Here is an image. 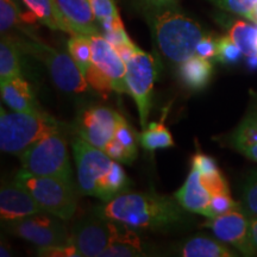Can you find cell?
Listing matches in <instances>:
<instances>
[{
    "mask_svg": "<svg viewBox=\"0 0 257 257\" xmlns=\"http://www.w3.org/2000/svg\"><path fill=\"white\" fill-rule=\"evenodd\" d=\"M175 197L150 192H126L95 207V213L135 230L169 232L187 227L191 217Z\"/></svg>",
    "mask_w": 257,
    "mask_h": 257,
    "instance_id": "1",
    "label": "cell"
},
{
    "mask_svg": "<svg viewBox=\"0 0 257 257\" xmlns=\"http://www.w3.org/2000/svg\"><path fill=\"white\" fill-rule=\"evenodd\" d=\"M73 154L80 194L107 202L131 188L130 179L118 161L81 137L74 138Z\"/></svg>",
    "mask_w": 257,
    "mask_h": 257,
    "instance_id": "2",
    "label": "cell"
},
{
    "mask_svg": "<svg viewBox=\"0 0 257 257\" xmlns=\"http://www.w3.org/2000/svg\"><path fill=\"white\" fill-rule=\"evenodd\" d=\"M141 15L166 59L180 64L197 55V47L206 31L197 21L188 17L179 5L150 9Z\"/></svg>",
    "mask_w": 257,
    "mask_h": 257,
    "instance_id": "3",
    "label": "cell"
},
{
    "mask_svg": "<svg viewBox=\"0 0 257 257\" xmlns=\"http://www.w3.org/2000/svg\"><path fill=\"white\" fill-rule=\"evenodd\" d=\"M12 36L24 54L35 57L47 67L57 88L67 93H83L87 91V80L69 53H63L48 46L35 36L27 27L19 29L17 34H14Z\"/></svg>",
    "mask_w": 257,
    "mask_h": 257,
    "instance_id": "4",
    "label": "cell"
},
{
    "mask_svg": "<svg viewBox=\"0 0 257 257\" xmlns=\"http://www.w3.org/2000/svg\"><path fill=\"white\" fill-rule=\"evenodd\" d=\"M0 110V148L12 155L21 156L44 137L67 130L66 124L48 113L6 112L4 107Z\"/></svg>",
    "mask_w": 257,
    "mask_h": 257,
    "instance_id": "5",
    "label": "cell"
},
{
    "mask_svg": "<svg viewBox=\"0 0 257 257\" xmlns=\"http://www.w3.org/2000/svg\"><path fill=\"white\" fill-rule=\"evenodd\" d=\"M15 181L27 189L48 213L69 220L78 208L79 188L75 182L54 176L32 175L19 170Z\"/></svg>",
    "mask_w": 257,
    "mask_h": 257,
    "instance_id": "6",
    "label": "cell"
},
{
    "mask_svg": "<svg viewBox=\"0 0 257 257\" xmlns=\"http://www.w3.org/2000/svg\"><path fill=\"white\" fill-rule=\"evenodd\" d=\"M22 170L32 175L54 176L74 182L68 144L62 133L51 134L19 156Z\"/></svg>",
    "mask_w": 257,
    "mask_h": 257,
    "instance_id": "7",
    "label": "cell"
},
{
    "mask_svg": "<svg viewBox=\"0 0 257 257\" xmlns=\"http://www.w3.org/2000/svg\"><path fill=\"white\" fill-rule=\"evenodd\" d=\"M125 64L127 93L136 102L141 126L146 128L152 108L154 83L157 76V63L150 54L137 47L133 55L125 60Z\"/></svg>",
    "mask_w": 257,
    "mask_h": 257,
    "instance_id": "8",
    "label": "cell"
},
{
    "mask_svg": "<svg viewBox=\"0 0 257 257\" xmlns=\"http://www.w3.org/2000/svg\"><path fill=\"white\" fill-rule=\"evenodd\" d=\"M63 219L48 212H41L5 225L14 236L21 237L37 246H55L70 244V233Z\"/></svg>",
    "mask_w": 257,
    "mask_h": 257,
    "instance_id": "9",
    "label": "cell"
},
{
    "mask_svg": "<svg viewBox=\"0 0 257 257\" xmlns=\"http://www.w3.org/2000/svg\"><path fill=\"white\" fill-rule=\"evenodd\" d=\"M118 221L99 216L80 219L70 231V242L82 257H101V253L113 242Z\"/></svg>",
    "mask_w": 257,
    "mask_h": 257,
    "instance_id": "10",
    "label": "cell"
},
{
    "mask_svg": "<svg viewBox=\"0 0 257 257\" xmlns=\"http://www.w3.org/2000/svg\"><path fill=\"white\" fill-rule=\"evenodd\" d=\"M121 114L106 106H88L76 117L74 130L79 137L104 152L113 140Z\"/></svg>",
    "mask_w": 257,
    "mask_h": 257,
    "instance_id": "11",
    "label": "cell"
},
{
    "mask_svg": "<svg viewBox=\"0 0 257 257\" xmlns=\"http://www.w3.org/2000/svg\"><path fill=\"white\" fill-rule=\"evenodd\" d=\"M204 226L211 229L218 239L231 244L244 256L257 253L250 238V218L240 206L220 216L208 218Z\"/></svg>",
    "mask_w": 257,
    "mask_h": 257,
    "instance_id": "12",
    "label": "cell"
},
{
    "mask_svg": "<svg viewBox=\"0 0 257 257\" xmlns=\"http://www.w3.org/2000/svg\"><path fill=\"white\" fill-rule=\"evenodd\" d=\"M93 64L110 79L113 91L127 93L126 64L115 48L101 34L91 36Z\"/></svg>",
    "mask_w": 257,
    "mask_h": 257,
    "instance_id": "13",
    "label": "cell"
},
{
    "mask_svg": "<svg viewBox=\"0 0 257 257\" xmlns=\"http://www.w3.org/2000/svg\"><path fill=\"white\" fill-rule=\"evenodd\" d=\"M46 212L27 189L17 182L3 185L0 189V218L4 225L35 213Z\"/></svg>",
    "mask_w": 257,
    "mask_h": 257,
    "instance_id": "14",
    "label": "cell"
},
{
    "mask_svg": "<svg viewBox=\"0 0 257 257\" xmlns=\"http://www.w3.org/2000/svg\"><path fill=\"white\" fill-rule=\"evenodd\" d=\"M174 197L189 213L210 217V205L213 195L202 181L200 172L194 167H192L185 184L175 193Z\"/></svg>",
    "mask_w": 257,
    "mask_h": 257,
    "instance_id": "15",
    "label": "cell"
},
{
    "mask_svg": "<svg viewBox=\"0 0 257 257\" xmlns=\"http://www.w3.org/2000/svg\"><path fill=\"white\" fill-rule=\"evenodd\" d=\"M229 142L234 150L257 162V94L251 92L250 105L243 119L230 135Z\"/></svg>",
    "mask_w": 257,
    "mask_h": 257,
    "instance_id": "16",
    "label": "cell"
},
{
    "mask_svg": "<svg viewBox=\"0 0 257 257\" xmlns=\"http://www.w3.org/2000/svg\"><path fill=\"white\" fill-rule=\"evenodd\" d=\"M0 89L3 100L11 110L31 114L47 113L38 104L31 85L22 75L0 83Z\"/></svg>",
    "mask_w": 257,
    "mask_h": 257,
    "instance_id": "17",
    "label": "cell"
},
{
    "mask_svg": "<svg viewBox=\"0 0 257 257\" xmlns=\"http://www.w3.org/2000/svg\"><path fill=\"white\" fill-rule=\"evenodd\" d=\"M57 3L75 35L93 36L101 34L89 0H57Z\"/></svg>",
    "mask_w": 257,
    "mask_h": 257,
    "instance_id": "18",
    "label": "cell"
},
{
    "mask_svg": "<svg viewBox=\"0 0 257 257\" xmlns=\"http://www.w3.org/2000/svg\"><path fill=\"white\" fill-rule=\"evenodd\" d=\"M138 136L121 115L113 140L107 144L104 152L112 159L124 165H131L137 157Z\"/></svg>",
    "mask_w": 257,
    "mask_h": 257,
    "instance_id": "19",
    "label": "cell"
},
{
    "mask_svg": "<svg viewBox=\"0 0 257 257\" xmlns=\"http://www.w3.org/2000/svg\"><path fill=\"white\" fill-rule=\"evenodd\" d=\"M21 2L44 27L54 31H63L75 35L57 0H21Z\"/></svg>",
    "mask_w": 257,
    "mask_h": 257,
    "instance_id": "20",
    "label": "cell"
},
{
    "mask_svg": "<svg viewBox=\"0 0 257 257\" xmlns=\"http://www.w3.org/2000/svg\"><path fill=\"white\" fill-rule=\"evenodd\" d=\"M150 252L135 229L118 223L113 242L101 253V257H138L149 256Z\"/></svg>",
    "mask_w": 257,
    "mask_h": 257,
    "instance_id": "21",
    "label": "cell"
},
{
    "mask_svg": "<svg viewBox=\"0 0 257 257\" xmlns=\"http://www.w3.org/2000/svg\"><path fill=\"white\" fill-rule=\"evenodd\" d=\"M213 75L212 61L194 55L179 64V78L192 91H201L210 83Z\"/></svg>",
    "mask_w": 257,
    "mask_h": 257,
    "instance_id": "22",
    "label": "cell"
},
{
    "mask_svg": "<svg viewBox=\"0 0 257 257\" xmlns=\"http://www.w3.org/2000/svg\"><path fill=\"white\" fill-rule=\"evenodd\" d=\"M179 256L184 257H233L237 256L219 239L207 236H194L186 239L178 249Z\"/></svg>",
    "mask_w": 257,
    "mask_h": 257,
    "instance_id": "23",
    "label": "cell"
},
{
    "mask_svg": "<svg viewBox=\"0 0 257 257\" xmlns=\"http://www.w3.org/2000/svg\"><path fill=\"white\" fill-rule=\"evenodd\" d=\"M23 51L12 35H2L0 41V83L22 75L21 54Z\"/></svg>",
    "mask_w": 257,
    "mask_h": 257,
    "instance_id": "24",
    "label": "cell"
},
{
    "mask_svg": "<svg viewBox=\"0 0 257 257\" xmlns=\"http://www.w3.org/2000/svg\"><path fill=\"white\" fill-rule=\"evenodd\" d=\"M167 110H165V114L161 118V120L154 121V123L148 124L146 128L138 135V142L144 150L149 153H154L159 149H167V148L174 147V141H173L172 134L169 133L168 127L165 125Z\"/></svg>",
    "mask_w": 257,
    "mask_h": 257,
    "instance_id": "25",
    "label": "cell"
},
{
    "mask_svg": "<svg viewBox=\"0 0 257 257\" xmlns=\"http://www.w3.org/2000/svg\"><path fill=\"white\" fill-rule=\"evenodd\" d=\"M21 0H0V31L2 35L10 34L11 30H19L25 24L37 22L34 15H24L22 11Z\"/></svg>",
    "mask_w": 257,
    "mask_h": 257,
    "instance_id": "26",
    "label": "cell"
},
{
    "mask_svg": "<svg viewBox=\"0 0 257 257\" xmlns=\"http://www.w3.org/2000/svg\"><path fill=\"white\" fill-rule=\"evenodd\" d=\"M101 34L124 28L115 0H89Z\"/></svg>",
    "mask_w": 257,
    "mask_h": 257,
    "instance_id": "27",
    "label": "cell"
},
{
    "mask_svg": "<svg viewBox=\"0 0 257 257\" xmlns=\"http://www.w3.org/2000/svg\"><path fill=\"white\" fill-rule=\"evenodd\" d=\"M68 53L85 75L93 64L91 36L72 35V38L68 41Z\"/></svg>",
    "mask_w": 257,
    "mask_h": 257,
    "instance_id": "28",
    "label": "cell"
},
{
    "mask_svg": "<svg viewBox=\"0 0 257 257\" xmlns=\"http://www.w3.org/2000/svg\"><path fill=\"white\" fill-rule=\"evenodd\" d=\"M240 207L249 218H257V170L246 175L244 180Z\"/></svg>",
    "mask_w": 257,
    "mask_h": 257,
    "instance_id": "29",
    "label": "cell"
},
{
    "mask_svg": "<svg viewBox=\"0 0 257 257\" xmlns=\"http://www.w3.org/2000/svg\"><path fill=\"white\" fill-rule=\"evenodd\" d=\"M244 54L229 36L217 38V54L216 59L218 62L225 64H234L240 62Z\"/></svg>",
    "mask_w": 257,
    "mask_h": 257,
    "instance_id": "30",
    "label": "cell"
},
{
    "mask_svg": "<svg viewBox=\"0 0 257 257\" xmlns=\"http://www.w3.org/2000/svg\"><path fill=\"white\" fill-rule=\"evenodd\" d=\"M223 11L250 19L257 6V0H207Z\"/></svg>",
    "mask_w": 257,
    "mask_h": 257,
    "instance_id": "31",
    "label": "cell"
},
{
    "mask_svg": "<svg viewBox=\"0 0 257 257\" xmlns=\"http://www.w3.org/2000/svg\"><path fill=\"white\" fill-rule=\"evenodd\" d=\"M85 78L87 80L88 85L91 86L94 91L104 93V94L105 93H110L111 91H113L110 79H108L100 69L96 68L94 64H92L91 68H89L87 70V73L85 74Z\"/></svg>",
    "mask_w": 257,
    "mask_h": 257,
    "instance_id": "32",
    "label": "cell"
},
{
    "mask_svg": "<svg viewBox=\"0 0 257 257\" xmlns=\"http://www.w3.org/2000/svg\"><path fill=\"white\" fill-rule=\"evenodd\" d=\"M38 256L48 257H80L78 249L72 243L67 245H55V246H38Z\"/></svg>",
    "mask_w": 257,
    "mask_h": 257,
    "instance_id": "33",
    "label": "cell"
},
{
    "mask_svg": "<svg viewBox=\"0 0 257 257\" xmlns=\"http://www.w3.org/2000/svg\"><path fill=\"white\" fill-rule=\"evenodd\" d=\"M217 54V37L212 36L211 34H206L202 40L199 42L197 47V55L205 57V59L213 60L216 59Z\"/></svg>",
    "mask_w": 257,
    "mask_h": 257,
    "instance_id": "34",
    "label": "cell"
},
{
    "mask_svg": "<svg viewBox=\"0 0 257 257\" xmlns=\"http://www.w3.org/2000/svg\"><path fill=\"white\" fill-rule=\"evenodd\" d=\"M180 0H131V5L137 12L142 14L147 10L162 8V6L179 5Z\"/></svg>",
    "mask_w": 257,
    "mask_h": 257,
    "instance_id": "35",
    "label": "cell"
},
{
    "mask_svg": "<svg viewBox=\"0 0 257 257\" xmlns=\"http://www.w3.org/2000/svg\"><path fill=\"white\" fill-rule=\"evenodd\" d=\"M250 238L257 252V218H250Z\"/></svg>",
    "mask_w": 257,
    "mask_h": 257,
    "instance_id": "36",
    "label": "cell"
},
{
    "mask_svg": "<svg viewBox=\"0 0 257 257\" xmlns=\"http://www.w3.org/2000/svg\"><path fill=\"white\" fill-rule=\"evenodd\" d=\"M246 66L250 70H257V55L246 56Z\"/></svg>",
    "mask_w": 257,
    "mask_h": 257,
    "instance_id": "37",
    "label": "cell"
},
{
    "mask_svg": "<svg viewBox=\"0 0 257 257\" xmlns=\"http://www.w3.org/2000/svg\"><path fill=\"white\" fill-rule=\"evenodd\" d=\"M249 21H251L252 23H256V24H257V6H256V9L253 10V12H252L251 17H250Z\"/></svg>",
    "mask_w": 257,
    "mask_h": 257,
    "instance_id": "38",
    "label": "cell"
}]
</instances>
